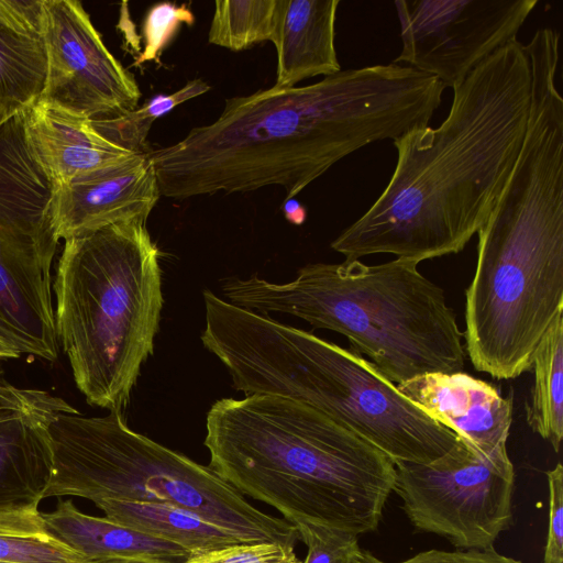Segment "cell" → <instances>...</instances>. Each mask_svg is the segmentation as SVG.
<instances>
[{"label":"cell","instance_id":"1","mask_svg":"<svg viewBox=\"0 0 563 563\" xmlns=\"http://www.w3.org/2000/svg\"><path fill=\"white\" fill-rule=\"evenodd\" d=\"M444 89L431 75L390 63L228 98L216 121L150 152L159 194L186 199L277 185L285 200L295 198L351 153L428 126Z\"/></svg>","mask_w":563,"mask_h":563},{"label":"cell","instance_id":"2","mask_svg":"<svg viewBox=\"0 0 563 563\" xmlns=\"http://www.w3.org/2000/svg\"><path fill=\"white\" fill-rule=\"evenodd\" d=\"M530 100V59L515 38L453 89L438 128L393 141L397 163L387 186L331 247L346 262L387 253L418 264L463 251L510 178Z\"/></svg>","mask_w":563,"mask_h":563},{"label":"cell","instance_id":"3","mask_svg":"<svg viewBox=\"0 0 563 563\" xmlns=\"http://www.w3.org/2000/svg\"><path fill=\"white\" fill-rule=\"evenodd\" d=\"M477 234L465 352L478 372L516 378L563 313V98L551 71L532 75L520 154Z\"/></svg>","mask_w":563,"mask_h":563},{"label":"cell","instance_id":"4","mask_svg":"<svg viewBox=\"0 0 563 563\" xmlns=\"http://www.w3.org/2000/svg\"><path fill=\"white\" fill-rule=\"evenodd\" d=\"M206 431L209 467L291 525L358 536L377 529L395 463L319 410L278 395L222 398L210 407Z\"/></svg>","mask_w":563,"mask_h":563},{"label":"cell","instance_id":"5","mask_svg":"<svg viewBox=\"0 0 563 563\" xmlns=\"http://www.w3.org/2000/svg\"><path fill=\"white\" fill-rule=\"evenodd\" d=\"M203 346L247 395L303 402L346 427L396 462L429 464L457 434L412 402L354 350L241 308L203 290Z\"/></svg>","mask_w":563,"mask_h":563},{"label":"cell","instance_id":"6","mask_svg":"<svg viewBox=\"0 0 563 563\" xmlns=\"http://www.w3.org/2000/svg\"><path fill=\"white\" fill-rule=\"evenodd\" d=\"M230 303L298 317L344 335L391 383L429 373L463 372L465 347L443 289L404 258L313 263L275 284L252 275L224 283Z\"/></svg>","mask_w":563,"mask_h":563},{"label":"cell","instance_id":"7","mask_svg":"<svg viewBox=\"0 0 563 563\" xmlns=\"http://www.w3.org/2000/svg\"><path fill=\"white\" fill-rule=\"evenodd\" d=\"M158 255L141 220L65 240L53 284L56 334L91 406L122 411L153 354L164 302Z\"/></svg>","mask_w":563,"mask_h":563},{"label":"cell","instance_id":"8","mask_svg":"<svg viewBox=\"0 0 563 563\" xmlns=\"http://www.w3.org/2000/svg\"><path fill=\"white\" fill-rule=\"evenodd\" d=\"M47 432L53 464L44 499L169 504L242 543L295 545L298 540L290 522L255 508L209 466L131 430L122 411L102 417L59 412Z\"/></svg>","mask_w":563,"mask_h":563},{"label":"cell","instance_id":"9","mask_svg":"<svg viewBox=\"0 0 563 563\" xmlns=\"http://www.w3.org/2000/svg\"><path fill=\"white\" fill-rule=\"evenodd\" d=\"M52 184L33 161L24 112L0 126V332L22 354L58 356L52 299Z\"/></svg>","mask_w":563,"mask_h":563},{"label":"cell","instance_id":"10","mask_svg":"<svg viewBox=\"0 0 563 563\" xmlns=\"http://www.w3.org/2000/svg\"><path fill=\"white\" fill-rule=\"evenodd\" d=\"M514 487L507 451L486 455L460 438L432 463H395L393 492L411 525L460 550L490 547L509 529Z\"/></svg>","mask_w":563,"mask_h":563},{"label":"cell","instance_id":"11","mask_svg":"<svg viewBox=\"0 0 563 563\" xmlns=\"http://www.w3.org/2000/svg\"><path fill=\"white\" fill-rule=\"evenodd\" d=\"M538 0H397L405 63L438 78L445 88L495 51L517 38Z\"/></svg>","mask_w":563,"mask_h":563},{"label":"cell","instance_id":"12","mask_svg":"<svg viewBox=\"0 0 563 563\" xmlns=\"http://www.w3.org/2000/svg\"><path fill=\"white\" fill-rule=\"evenodd\" d=\"M42 37L47 75L38 100L91 121L136 109L134 76L107 48L80 1L44 0Z\"/></svg>","mask_w":563,"mask_h":563},{"label":"cell","instance_id":"13","mask_svg":"<svg viewBox=\"0 0 563 563\" xmlns=\"http://www.w3.org/2000/svg\"><path fill=\"white\" fill-rule=\"evenodd\" d=\"M150 152L52 185L51 213L58 239L133 220L145 221L159 198Z\"/></svg>","mask_w":563,"mask_h":563},{"label":"cell","instance_id":"14","mask_svg":"<svg viewBox=\"0 0 563 563\" xmlns=\"http://www.w3.org/2000/svg\"><path fill=\"white\" fill-rule=\"evenodd\" d=\"M412 402L486 455L507 451L512 396L464 372L429 373L397 385Z\"/></svg>","mask_w":563,"mask_h":563},{"label":"cell","instance_id":"15","mask_svg":"<svg viewBox=\"0 0 563 563\" xmlns=\"http://www.w3.org/2000/svg\"><path fill=\"white\" fill-rule=\"evenodd\" d=\"M24 135L33 161L52 185L136 154L102 137L91 120L43 100L24 112Z\"/></svg>","mask_w":563,"mask_h":563},{"label":"cell","instance_id":"16","mask_svg":"<svg viewBox=\"0 0 563 563\" xmlns=\"http://www.w3.org/2000/svg\"><path fill=\"white\" fill-rule=\"evenodd\" d=\"M71 406L0 409V509L38 507L52 475L47 427Z\"/></svg>","mask_w":563,"mask_h":563},{"label":"cell","instance_id":"17","mask_svg":"<svg viewBox=\"0 0 563 563\" xmlns=\"http://www.w3.org/2000/svg\"><path fill=\"white\" fill-rule=\"evenodd\" d=\"M44 0H0V126L41 97L47 75Z\"/></svg>","mask_w":563,"mask_h":563},{"label":"cell","instance_id":"18","mask_svg":"<svg viewBox=\"0 0 563 563\" xmlns=\"http://www.w3.org/2000/svg\"><path fill=\"white\" fill-rule=\"evenodd\" d=\"M339 0H280L272 38L277 54L276 89L341 70L335 49Z\"/></svg>","mask_w":563,"mask_h":563},{"label":"cell","instance_id":"19","mask_svg":"<svg viewBox=\"0 0 563 563\" xmlns=\"http://www.w3.org/2000/svg\"><path fill=\"white\" fill-rule=\"evenodd\" d=\"M49 533L88 559L121 558L151 563H181L190 553L179 545L153 538L107 517L81 512L71 500L42 512Z\"/></svg>","mask_w":563,"mask_h":563},{"label":"cell","instance_id":"20","mask_svg":"<svg viewBox=\"0 0 563 563\" xmlns=\"http://www.w3.org/2000/svg\"><path fill=\"white\" fill-rule=\"evenodd\" d=\"M95 505L108 519L179 545L190 555L242 543L196 514L169 504L101 499Z\"/></svg>","mask_w":563,"mask_h":563},{"label":"cell","instance_id":"21","mask_svg":"<svg viewBox=\"0 0 563 563\" xmlns=\"http://www.w3.org/2000/svg\"><path fill=\"white\" fill-rule=\"evenodd\" d=\"M533 385L526 405L529 427L555 452L563 439V313L551 324L534 352Z\"/></svg>","mask_w":563,"mask_h":563},{"label":"cell","instance_id":"22","mask_svg":"<svg viewBox=\"0 0 563 563\" xmlns=\"http://www.w3.org/2000/svg\"><path fill=\"white\" fill-rule=\"evenodd\" d=\"M87 559L49 533L38 507L0 509V561L81 563Z\"/></svg>","mask_w":563,"mask_h":563},{"label":"cell","instance_id":"23","mask_svg":"<svg viewBox=\"0 0 563 563\" xmlns=\"http://www.w3.org/2000/svg\"><path fill=\"white\" fill-rule=\"evenodd\" d=\"M280 0H218L208 32L210 44L234 52L274 36Z\"/></svg>","mask_w":563,"mask_h":563},{"label":"cell","instance_id":"24","mask_svg":"<svg viewBox=\"0 0 563 563\" xmlns=\"http://www.w3.org/2000/svg\"><path fill=\"white\" fill-rule=\"evenodd\" d=\"M209 90L206 81L192 79L170 95H157L139 109L117 118L91 121V125L110 143L133 153H146V137L153 123L177 106Z\"/></svg>","mask_w":563,"mask_h":563},{"label":"cell","instance_id":"25","mask_svg":"<svg viewBox=\"0 0 563 563\" xmlns=\"http://www.w3.org/2000/svg\"><path fill=\"white\" fill-rule=\"evenodd\" d=\"M307 547L300 563H362L358 534L325 525L300 521L292 525Z\"/></svg>","mask_w":563,"mask_h":563},{"label":"cell","instance_id":"26","mask_svg":"<svg viewBox=\"0 0 563 563\" xmlns=\"http://www.w3.org/2000/svg\"><path fill=\"white\" fill-rule=\"evenodd\" d=\"M195 16L187 4L176 5L159 2L146 13L143 24L144 49L135 59V65L147 62L159 63L163 49L183 24L191 25Z\"/></svg>","mask_w":563,"mask_h":563},{"label":"cell","instance_id":"27","mask_svg":"<svg viewBox=\"0 0 563 563\" xmlns=\"http://www.w3.org/2000/svg\"><path fill=\"white\" fill-rule=\"evenodd\" d=\"M181 563H300L295 545L280 542L239 543L191 554Z\"/></svg>","mask_w":563,"mask_h":563},{"label":"cell","instance_id":"28","mask_svg":"<svg viewBox=\"0 0 563 563\" xmlns=\"http://www.w3.org/2000/svg\"><path fill=\"white\" fill-rule=\"evenodd\" d=\"M549 488V526L543 563H563V466L545 473Z\"/></svg>","mask_w":563,"mask_h":563},{"label":"cell","instance_id":"29","mask_svg":"<svg viewBox=\"0 0 563 563\" xmlns=\"http://www.w3.org/2000/svg\"><path fill=\"white\" fill-rule=\"evenodd\" d=\"M398 563H522L498 553L493 545L455 551L428 550Z\"/></svg>","mask_w":563,"mask_h":563},{"label":"cell","instance_id":"30","mask_svg":"<svg viewBox=\"0 0 563 563\" xmlns=\"http://www.w3.org/2000/svg\"><path fill=\"white\" fill-rule=\"evenodd\" d=\"M63 398L38 389H24L10 384L0 372V409H29L41 407H68Z\"/></svg>","mask_w":563,"mask_h":563},{"label":"cell","instance_id":"31","mask_svg":"<svg viewBox=\"0 0 563 563\" xmlns=\"http://www.w3.org/2000/svg\"><path fill=\"white\" fill-rule=\"evenodd\" d=\"M283 212L286 220L295 225H301L307 218L305 207L295 198L285 200L283 205Z\"/></svg>","mask_w":563,"mask_h":563},{"label":"cell","instance_id":"32","mask_svg":"<svg viewBox=\"0 0 563 563\" xmlns=\"http://www.w3.org/2000/svg\"><path fill=\"white\" fill-rule=\"evenodd\" d=\"M21 354L0 332V362L19 358Z\"/></svg>","mask_w":563,"mask_h":563},{"label":"cell","instance_id":"33","mask_svg":"<svg viewBox=\"0 0 563 563\" xmlns=\"http://www.w3.org/2000/svg\"><path fill=\"white\" fill-rule=\"evenodd\" d=\"M81 563H151L134 559H121V558H99V559H87Z\"/></svg>","mask_w":563,"mask_h":563},{"label":"cell","instance_id":"34","mask_svg":"<svg viewBox=\"0 0 563 563\" xmlns=\"http://www.w3.org/2000/svg\"><path fill=\"white\" fill-rule=\"evenodd\" d=\"M362 563H387V562L378 559L373 553H371V552H368L366 550H363Z\"/></svg>","mask_w":563,"mask_h":563},{"label":"cell","instance_id":"35","mask_svg":"<svg viewBox=\"0 0 563 563\" xmlns=\"http://www.w3.org/2000/svg\"><path fill=\"white\" fill-rule=\"evenodd\" d=\"M0 563H11V562H4V561H0Z\"/></svg>","mask_w":563,"mask_h":563}]
</instances>
